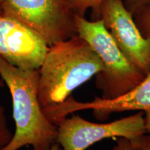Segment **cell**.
<instances>
[{
  "label": "cell",
  "instance_id": "1",
  "mask_svg": "<svg viewBox=\"0 0 150 150\" xmlns=\"http://www.w3.org/2000/svg\"><path fill=\"white\" fill-rule=\"evenodd\" d=\"M103 70L100 58L78 35L50 46L39 69L38 97L43 110L63 104L74 90Z\"/></svg>",
  "mask_w": 150,
  "mask_h": 150
},
{
  "label": "cell",
  "instance_id": "6",
  "mask_svg": "<svg viewBox=\"0 0 150 150\" xmlns=\"http://www.w3.org/2000/svg\"><path fill=\"white\" fill-rule=\"evenodd\" d=\"M99 19L125 57L147 75L150 72V38L142 35L123 0H104L99 7Z\"/></svg>",
  "mask_w": 150,
  "mask_h": 150
},
{
  "label": "cell",
  "instance_id": "14",
  "mask_svg": "<svg viewBox=\"0 0 150 150\" xmlns=\"http://www.w3.org/2000/svg\"><path fill=\"white\" fill-rule=\"evenodd\" d=\"M144 118H145V127L146 133L150 134V110L145 112Z\"/></svg>",
  "mask_w": 150,
  "mask_h": 150
},
{
  "label": "cell",
  "instance_id": "2",
  "mask_svg": "<svg viewBox=\"0 0 150 150\" xmlns=\"http://www.w3.org/2000/svg\"><path fill=\"white\" fill-rule=\"evenodd\" d=\"M0 76L8 88L16 125L10 142L0 150H50L56 142L58 127L48 119L38 97L39 70H24L0 56Z\"/></svg>",
  "mask_w": 150,
  "mask_h": 150
},
{
  "label": "cell",
  "instance_id": "7",
  "mask_svg": "<svg viewBox=\"0 0 150 150\" xmlns=\"http://www.w3.org/2000/svg\"><path fill=\"white\" fill-rule=\"evenodd\" d=\"M50 48L42 35L12 17L1 12L0 56L24 70L40 69Z\"/></svg>",
  "mask_w": 150,
  "mask_h": 150
},
{
  "label": "cell",
  "instance_id": "3",
  "mask_svg": "<svg viewBox=\"0 0 150 150\" xmlns=\"http://www.w3.org/2000/svg\"><path fill=\"white\" fill-rule=\"evenodd\" d=\"M74 20L77 35L91 46L104 65V70L95 75L96 86L102 93L101 98H118L141 83L146 75L125 57L102 20L90 21L76 15Z\"/></svg>",
  "mask_w": 150,
  "mask_h": 150
},
{
  "label": "cell",
  "instance_id": "12",
  "mask_svg": "<svg viewBox=\"0 0 150 150\" xmlns=\"http://www.w3.org/2000/svg\"><path fill=\"white\" fill-rule=\"evenodd\" d=\"M13 135L9 130L7 124L4 108L0 105V149L10 142Z\"/></svg>",
  "mask_w": 150,
  "mask_h": 150
},
{
  "label": "cell",
  "instance_id": "15",
  "mask_svg": "<svg viewBox=\"0 0 150 150\" xmlns=\"http://www.w3.org/2000/svg\"><path fill=\"white\" fill-rule=\"evenodd\" d=\"M50 150H61V148H60L59 144L58 143H54L53 145L52 146L51 149H50Z\"/></svg>",
  "mask_w": 150,
  "mask_h": 150
},
{
  "label": "cell",
  "instance_id": "17",
  "mask_svg": "<svg viewBox=\"0 0 150 150\" xmlns=\"http://www.w3.org/2000/svg\"><path fill=\"white\" fill-rule=\"evenodd\" d=\"M1 11H0V18H1ZM1 81V80H0Z\"/></svg>",
  "mask_w": 150,
  "mask_h": 150
},
{
  "label": "cell",
  "instance_id": "5",
  "mask_svg": "<svg viewBox=\"0 0 150 150\" xmlns=\"http://www.w3.org/2000/svg\"><path fill=\"white\" fill-rule=\"evenodd\" d=\"M57 127L56 143L63 150H86L106 138H131L146 134L142 112L105 124L94 123L79 115H73L65 117Z\"/></svg>",
  "mask_w": 150,
  "mask_h": 150
},
{
  "label": "cell",
  "instance_id": "4",
  "mask_svg": "<svg viewBox=\"0 0 150 150\" xmlns=\"http://www.w3.org/2000/svg\"><path fill=\"white\" fill-rule=\"evenodd\" d=\"M0 8L42 35L50 46L77 35L68 0H0Z\"/></svg>",
  "mask_w": 150,
  "mask_h": 150
},
{
  "label": "cell",
  "instance_id": "16",
  "mask_svg": "<svg viewBox=\"0 0 150 150\" xmlns=\"http://www.w3.org/2000/svg\"><path fill=\"white\" fill-rule=\"evenodd\" d=\"M3 82L1 81H0V87H1V86H3Z\"/></svg>",
  "mask_w": 150,
  "mask_h": 150
},
{
  "label": "cell",
  "instance_id": "10",
  "mask_svg": "<svg viewBox=\"0 0 150 150\" xmlns=\"http://www.w3.org/2000/svg\"><path fill=\"white\" fill-rule=\"evenodd\" d=\"M104 0H68L69 4L75 15L84 16L88 9L93 11V20H98L99 9Z\"/></svg>",
  "mask_w": 150,
  "mask_h": 150
},
{
  "label": "cell",
  "instance_id": "9",
  "mask_svg": "<svg viewBox=\"0 0 150 150\" xmlns=\"http://www.w3.org/2000/svg\"><path fill=\"white\" fill-rule=\"evenodd\" d=\"M112 150H150V134H142L131 138H118Z\"/></svg>",
  "mask_w": 150,
  "mask_h": 150
},
{
  "label": "cell",
  "instance_id": "13",
  "mask_svg": "<svg viewBox=\"0 0 150 150\" xmlns=\"http://www.w3.org/2000/svg\"><path fill=\"white\" fill-rule=\"evenodd\" d=\"M126 8L133 14L134 17L145 7L150 5V0H123Z\"/></svg>",
  "mask_w": 150,
  "mask_h": 150
},
{
  "label": "cell",
  "instance_id": "11",
  "mask_svg": "<svg viewBox=\"0 0 150 150\" xmlns=\"http://www.w3.org/2000/svg\"><path fill=\"white\" fill-rule=\"evenodd\" d=\"M134 20L140 31L145 38H150V5L145 7L134 16Z\"/></svg>",
  "mask_w": 150,
  "mask_h": 150
},
{
  "label": "cell",
  "instance_id": "8",
  "mask_svg": "<svg viewBox=\"0 0 150 150\" xmlns=\"http://www.w3.org/2000/svg\"><path fill=\"white\" fill-rule=\"evenodd\" d=\"M86 109L93 110L94 115L104 120L110 114L126 110H150V72L134 90L123 96L114 99L95 97L89 102H77L69 97L63 104L46 111V115L52 122L58 125L69 114Z\"/></svg>",
  "mask_w": 150,
  "mask_h": 150
}]
</instances>
